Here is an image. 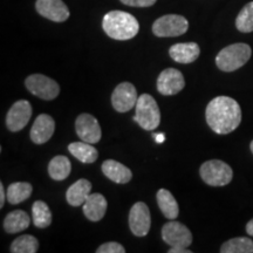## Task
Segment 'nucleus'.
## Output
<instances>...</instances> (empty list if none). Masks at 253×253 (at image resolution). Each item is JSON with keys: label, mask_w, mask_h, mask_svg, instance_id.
Instances as JSON below:
<instances>
[{"label": "nucleus", "mask_w": 253, "mask_h": 253, "mask_svg": "<svg viewBox=\"0 0 253 253\" xmlns=\"http://www.w3.org/2000/svg\"><path fill=\"white\" fill-rule=\"evenodd\" d=\"M205 119L208 126L216 134L226 135L239 126L242 122V108L232 97L217 96L209 102Z\"/></svg>", "instance_id": "f257e3e1"}, {"label": "nucleus", "mask_w": 253, "mask_h": 253, "mask_svg": "<svg viewBox=\"0 0 253 253\" xmlns=\"http://www.w3.org/2000/svg\"><path fill=\"white\" fill-rule=\"evenodd\" d=\"M102 28L104 33L114 40H130L140 31L137 19L123 11H110L103 17Z\"/></svg>", "instance_id": "f03ea898"}, {"label": "nucleus", "mask_w": 253, "mask_h": 253, "mask_svg": "<svg viewBox=\"0 0 253 253\" xmlns=\"http://www.w3.org/2000/svg\"><path fill=\"white\" fill-rule=\"evenodd\" d=\"M252 55V49L248 43H232L226 46L216 56L217 67L223 72H235L245 65Z\"/></svg>", "instance_id": "7ed1b4c3"}, {"label": "nucleus", "mask_w": 253, "mask_h": 253, "mask_svg": "<svg viewBox=\"0 0 253 253\" xmlns=\"http://www.w3.org/2000/svg\"><path fill=\"white\" fill-rule=\"evenodd\" d=\"M134 120L145 130H154L161 123V112L156 100L149 94H142L136 103Z\"/></svg>", "instance_id": "20e7f679"}, {"label": "nucleus", "mask_w": 253, "mask_h": 253, "mask_svg": "<svg viewBox=\"0 0 253 253\" xmlns=\"http://www.w3.org/2000/svg\"><path fill=\"white\" fill-rule=\"evenodd\" d=\"M202 179L211 186H224L232 181L233 171L229 164L219 160H211L202 164L199 169Z\"/></svg>", "instance_id": "39448f33"}, {"label": "nucleus", "mask_w": 253, "mask_h": 253, "mask_svg": "<svg viewBox=\"0 0 253 253\" xmlns=\"http://www.w3.org/2000/svg\"><path fill=\"white\" fill-rule=\"evenodd\" d=\"M188 28L189 23L183 15L167 14L153 24V33L158 38L179 37L186 33Z\"/></svg>", "instance_id": "423d86ee"}, {"label": "nucleus", "mask_w": 253, "mask_h": 253, "mask_svg": "<svg viewBox=\"0 0 253 253\" xmlns=\"http://www.w3.org/2000/svg\"><path fill=\"white\" fill-rule=\"evenodd\" d=\"M25 86L30 93L46 101L54 100L60 94V86L58 82L42 74L30 75L25 80Z\"/></svg>", "instance_id": "0eeeda50"}, {"label": "nucleus", "mask_w": 253, "mask_h": 253, "mask_svg": "<svg viewBox=\"0 0 253 253\" xmlns=\"http://www.w3.org/2000/svg\"><path fill=\"white\" fill-rule=\"evenodd\" d=\"M162 238L171 248H189L192 243V233L185 225L171 220L163 225Z\"/></svg>", "instance_id": "6e6552de"}, {"label": "nucleus", "mask_w": 253, "mask_h": 253, "mask_svg": "<svg viewBox=\"0 0 253 253\" xmlns=\"http://www.w3.org/2000/svg\"><path fill=\"white\" fill-rule=\"evenodd\" d=\"M151 226V216L148 205L143 202H137L132 205L129 212V227L132 235L145 237Z\"/></svg>", "instance_id": "1a4fd4ad"}, {"label": "nucleus", "mask_w": 253, "mask_h": 253, "mask_svg": "<svg viewBox=\"0 0 253 253\" xmlns=\"http://www.w3.org/2000/svg\"><path fill=\"white\" fill-rule=\"evenodd\" d=\"M138 96L136 88L130 82H122L115 88L112 94V104L119 113L131 110L137 103Z\"/></svg>", "instance_id": "9d476101"}, {"label": "nucleus", "mask_w": 253, "mask_h": 253, "mask_svg": "<svg viewBox=\"0 0 253 253\" xmlns=\"http://www.w3.org/2000/svg\"><path fill=\"white\" fill-rule=\"evenodd\" d=\"M185 86L184 77L178 69L167 68L161 72L157 79V90L158 93L171 96L181 91Z\"/></svg>", "instance_id": "9b49d317"}, {"label": "nucleus", "mask_w": 253, "mask_h": 253, "mask_svg": "<svg viewBox=\"0 0 253 253\" xmlns=\"http://www.w3.org/2000/svg\"><path fill=\"white\" fill-rule=\"evenodd\" d=\"M75 130L79 137L87 143H99L102 136L99 121L90 114H81L75 121Z\"/></svg>", "instance_id": "f8f14e48"}, {"label": "nucleus", "mask_w": 253, "mask_h": 253, "mask_svg": "<svg viewBox=\"0 0 253 253\" xmlns=\"http://www.w3.org/2000/svg\"><path fill=\"white\" fill-rule=\"evenodd\" d=\"M32 116V106L26 100H19L11 107L6 116V126L9 131H20L27 126Z\"/></svg>", "instance_id": "ddd939ff"}, {"label": "nucleus", "mask_w": 253, "mask_h": 253, "mask_svg": "<svg viewBox=\"0 0 253 253\" xmlns=\"http://www.w3.org/2000/svg\"><path fill=\"white\" fill-rule=\"evenodd\" d=\"M36 9L40 15L54 23H63L69 18V9L62 0H37Z\"/></svg>", "instance_id": "4468645a"}, {"label": "nucleus", "mask_w": 253, "mask_h": 253, "mask_svg": "<svg viewBox=\"0 0 253 253\" xmlns=\"http://www.w3.org/2000/svg\"><path fill=\"white\" fill-rule=\"evenodd\" d=\"M54 130L55 122L52 116L40 114L31 128V140L36 144H43L50 140Z\"/></svg>", "instance_id": "2eb2a0df"}, {"label": "nucleus", "mask_w": 253, "mask_h": 253, "mask_svg": "<svg viewBox=\"0 0 253 253\" xmlns=\"http://www.w3.org/2000/svg\"><path fill=\"white\" fill-rule=\"evenodd\" d=\"M102 172L110 181L118 184H126L132 178V172L125 164L114 160H107L102 163Z\"/></svg>", "instance_id": "dca6fc26"}, {"label": "nucleus", "mask_w": 253, "mask_h": 253, "mask_svg": "<svg viewBox=\"0 0 253 253\" xmlns=\"http://www.w3.org/2000/svg\"><path fill=\"white\" fill-rule=\"evenodd\" d=\"M169 54L173 61L178 63H191L198 59L201 48L196 42L176 43L170 47Z\"/></svg>", "instance_id": "f3484780"}, {"label": "nucleus", "mask_w": 253, "mask_h": 253, "mask_svg": "<svg viewBox=\"0 0 253 253\" xmlns=\"http://www.w3.org/2000/svg\"><path fill=\"white\" fill-rule=\"evenodd\" d=\"M107 207H108L107 199L101 194H90L84 204L82 205L84 216L91 221H99L102 219L106 214Z\"/></svg>", "instance_id": "a211bd4d"}, {"label": "nucleus", "mask_w": 253, "mask_h": 253, "mask_svg": "<svg viewBox=\"0 0 253 253\" xmlns=\"http://www.w3.org/2000/svg\"><path fill=\"white\" fill-rule=\"evenodd\" d=\"M91 190V183L88 179L81 178L71 185L67 190L66 198L69 205L72 207H80L84 205L87 198L89 197Z\"/></svg>", "instance_id": "6ab92c4d"}, {"label": "nucleus", "mask_w": 253, "mask_h": 253, "mask_svg": "<svg viewBox=\"0 0 253 253\" xmlns=\"http://www.w3.org/2000/svg\"><path fill=\"white\" fill-rule=\"evenodd\" d=\"M157 204L160 210L166 216L168 219L173 220L178 217L179 208L177 204L175 197H173L171 192L167 189H160L157 192Z\"/></svg>", "instance_id": "aec40b11"}, {"label": "nucleus", "mask_w": 253, "mask_h": 253, "mask_svg": "<svg viewBox=\"0 0 253 253\" xmlns=\"http://www.w3.org/2000/svg\"><path fill=\"white\" fill-rule=\"evenodd\" d=\"M68 150L73 156L82 163L90 164L94 163L99 157V151H97L90 143L87 142H73L68 145Z\"/></svg>", "instance_id": "412c9836"}, {"label": "nucleus", "mask_w": 253, "mask_h": 253, "mask_svg": "<svg viewBox=\"0 0 253 253\" xmlns=\"http://www.w3.org/2000/svg\"><path fill=\"white\" fill-rule=\"evenodd\" d=\"M31 224V218L23 210L9 212L4 219V229L7 233H18L26 230Z\"/></svg>", "instance_id": "4be33fe9"}, {"label": "nucleus", "mask_w": 253, "mask_h": 253, "mask_svg": "<svg viewBox=\"0 0 253 253\" xmlns=\"http://www.w3.org/2000/svg\"><path fill=\"white\" fill-rule=\"evenodd\" d=\"M33 188L27 182H15L12 183L6 191V198L8 203L12 205L20 204L31 197Z\"/></svg>", "instance_id": "5701e85b"}, {"label": "nucleus", "mask_w": 253, "mask_h": 253, "mask_svg": "<svg viewBox=\"0 0 253 253\" xmlns=\"http://www.w3.org/2000/svg\"><path fill=\"white\" fill-rule=\"evenodd\" d=\"M72 171L71 161L66 156H55L48 164V173L54 181H63Z\"/></svg>", "instance_id": "b1692460"}, {"label": "nucleus", "mask_w": 253, "mask_h": 253, "mask_svg": "<svg viewBox=\"0 0 253 253\" xmlns=\"http://www.w3.org/2000/svg\"><path fill=\"white\" fill-rule=\"evenodd\" d=\"M32 216H33L34 225L39 229H46L52 223V211L42 201L34 202L32 207Z\"/></svg>", "instance_id": "393cba45"}, {"label": "nucleus", "mask_w": 253, "mask_h": 253, "mask_svg": "<svg viewBox=\"0 0 253 253\" xmlns=\"http://www.w3.org/2000/svg\"><path fill=\"white\" fill-rule=\"evenodd\" d=\"M221 253H253V242L248 237H237L224 243Z\"/></svg>", "instance_id": "a878e982"}, {"label": "nucleus", "mask_w": 253, "mask_h": 253, "mask_svg": "<svg viewBox=\"0 0 253 253\" xmlns=\"http://www.w3.org/2000/svg\"><path fill=\"white\" fill-rule=\"evenodd\" d=\"M39 250V242L36 237L24 235L18 237L11 244L12 253H36Z\"/></svg>", "instance_id": "bb28decb"}, {"label": "nucleus", "mask_w": 253, "mask_h": 253, "mask_svg": "<svg viewBox=\"0 0 253 253\" xmlns=\"http://www.w3.org/2000/svg\"><path fill=\"white\" fill-rule=\"evenodd\" d=\"M236 27L242 33L253 32V1L248 2L237 15Z\"/></svg>", "instance_id": "cd10ccee"}, {"label": "nucleus", "mask_w": 253, "mask_h": 253, "mask_svg": "<svg viewBox=\"0 0 253 253\" xmlns=\"http://www.w3.org/2000/svg\"><path fill=\"white\" fill-rule=\"evenodd\" d=\"M96 252L97 253H125L126 249L123 248L120 243L109 242L99 246V249L96 250Z\"/></svg>", "instance_id": "c85d7f7f"}, {"label": "nucleus", "mask_w": 253, "mask_h": 253, "mask_svg": "<svg viewBox=\"0 0 253 253\" xmlns=\"http://www.w3.org/2000/svg\"><path fill=\"white\" fill-rule=\"evenodd\" d=\"M120 1L131 7H150L155 5L157 0H120Z\"/></svg>", "instance_id": "c756f323"}, {"label": "nucleus", "mask_w": 253, "mask_h": 253, "mask_svg": "<svg viewBox=\"0 0 253 253\" xmlns=\"http://www.w3.org/2000/svg\"><path fill=\"white\" fill-rule=\"evenodd\" d=\"M5 204V189L2 183L0 184V208H4Z\"/></svg>", "instance_id": "7c9ffc66"}, {"label": "nucleus", "mask_w": 253, "mask_h": 253, "mask_svg": "<svg viewBox=\"0 0 253 253\" xmlns=\"http://www.w3.org/2000/svg\"><path fill=\"white\" fill-rule=\"evenodd\" d=\"M169 253H191L190 250H186V248H171L168 251Z\"/></svg>", "instance_id": "2f4dec72"}, {"label": "nucleus", "mask_w": 253, "mask_h": 253, "mask_svg": "<svg viewBox=\"0 0 253 253\" xmlns=\"http://www.w3.org/2000/svg\"><path fill=\"white\" fill-rule=\"evenodd\" d=\"M246 232H248L249 236L253 237V219H251L246 224Z\"/></svg>", "instance_id": "473e14b6"}, {"label": "nucleus", "mask_w": 253, "mask_h": 253, "mask_svg": "<svg viewBox=\"0 0 253 253\" xmlns=\"http://www.w3.org/2000/svg\"><path fill=\"white\" fill-rule=\"evenodd\" d=\"M155 140H156L157 143H162V142L166 141V135L164 134H155Z\"/></svg>", "instance_id": "72a5a7b5"}, {"label": "nucleus", "mask_w": 253, "mask_h": 253, "mask_svg": "<svg viewBox=\"0 0 253 253\" xmlns=\"http://www.w3.org/2000/svg\"><path fill=\"white\" fill-rule=\"evenodd\" d=\"M250 149H251V151H252V154H253V141L251 142V144H250Z\"/></svg>", "instance_id": "f704fd0d"}]
</instances>
